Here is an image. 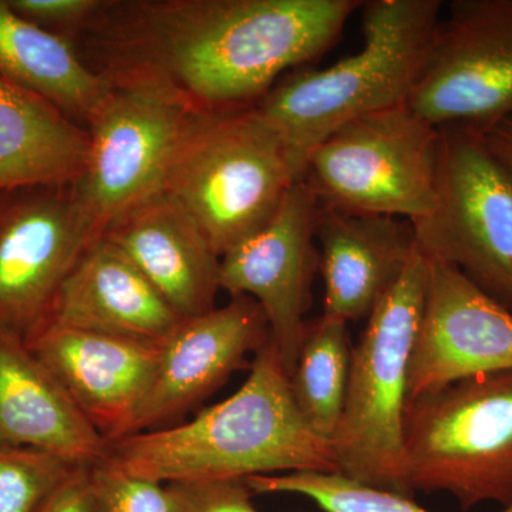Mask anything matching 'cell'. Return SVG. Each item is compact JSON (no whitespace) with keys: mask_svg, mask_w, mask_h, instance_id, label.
<instances>
[{"mask_svg":"<svg viewBox=\"0 0 512 512\" xmlns=\"http://www.w3.org/2000/svg\"><path fill=\"white\" fill-rule=\"evenodd\" d=\"M363 0L106 2L86 33L104 74H143L201 113L258 106L338 42Z\"/></svg>","mask_w":512,"mask_h":512,"instance_id":"cell-1","label":"cell"},{"mask_svg":"<svg viewBox=\"0 0 512 512\" xmlns=\"http://www.w3.org/2000/svg\"><path fill=\"white\" fill-rule=\"evenodd\" d=\"M100 463L164 484L339 471L332 443L299 412L271 340L229 399L180 426L106 441Z\"/></svg>","mask_w":512,"mask_h":512,"instance_id":"cell-2","label":"cell"},{"mask_svg":"<svg viewBox=\"0 0 512 512\" xmlns=\"http://www.w3.org/2000/svg\"><path fill=\"white\" fill-rule=\"evenodd\" d=\"M440 0H369L363 46L319 70L282 77L258 109L285 138L305 175L313 150L357 117L406 104L440 23Z\"/></svg>","mask_w":512,"mask_h":512,"instance_id":"cell-3","label":"cell"},{"mask_svg":"<svg viewBox=\"0 0 512 512\" xmlns=\"http://www.w3.org/2000/svg\"><path fill=\"white\" fill-rule=\"evenodd\" d=\"M301 180L285 138L254 106L198 114L175 153L164 191L222 258L264 227Z\"/></svg>","mask_w":512,"mask_h":512,"instance_id":"cell-4","label":"cell"},{"mask_svg":"<svg viewBox=\"0 0 512 512\" xmlns=\"http://www.w3.org/2000/svg\"><path fill=\"white\" fill-rule=\"evenodd\" d=\"M430 259L417 247L352 350L348 393L332 439L338 470L413 498L404 451L410 360L423 316Z\"/></svg>","mask_w":512,"mask_h":512,"instance_id":"cell-5","label":"cell"},{"mask_svg":"<svg viewBox=\"0 0 512 512\" xmlns=\"http://www.w3.org/2000/svg\"><path fill=\"white\" fill-rule=\"evenodd\" d=\"M404 451L414 493H448L463 511L511 505L512 370L409 399Z\"/></svg>","mask_w":512,"mask_h":512,"instance_id":"cell-6","label":"cell"},{"mask_svg":"<svg viewBox=\"0 0 512 512\" xmlns=\"http://www.w3.org/2000/svg\"><path fill=\"white\" fill-rule=\"evenodd\" d=\"M439 156L440 128L400 104L333 131L312 151L303 180L322 207L414 224L436 207Z\"/></svg>","mask_w":512,"mask_h":512,"instance_id":"cell-7","label":"cell"},{"mask_svg":"<svg viewBox=\"0 0 512 512\" xmlns=\"http://www.w3.org/2000/svg\"><path fill=\"white\" fill-rule=\"evenodd\" d=\"M106 76L110 90L87 124L86 165L73 184L99 237L121 215L164 191L175 153L201 113L163 80Z\"/></svg>","mask_w":512,"mask_h":512,"instance_id":"cell-8","label":"cell"},{"mask_svg":"<svg viewBox=\"0 0 512 512\" xmlns=\"http://www.w3.org/2000/svg\"><path fill=\"white\" fill-rule=\"evenodd\" d=\"M439 128L436 207L413 224L417 247L512 311V173L484 131Z\"/></svg>","mask_w":512,"mask_h":512,"instance_id":"cell-9","label":"cell"},{"mask_svg":"<svg viewBox=\"0 0 512 512\" xmlns=\"http://www.w3.org/2000/svg\"><path fill=\"white\" fill-rule=\"evenodd\" d=\"M407 104L436 127L511 119L512 0L451 2Z\"/></svg>","mask_w":512,"mask_h":512,"instance_id":"cell-10","label":"cell"},{"mask_svg":"<svg viewBox=\"0 0 512 512\" xmlns=\"http://www.w3.org/2000/svg\"><path fill=\"white\" fill-rule=\"evenodd\" d=\"M96 238L73 184L0 190V328L25 342L35 335L64 279Z\"/></svg>","mask_w":512,"mask_h":512,"instance_id":"cell-11","label":"cell"},{"mask_svg":"<svg viewBox=\"0 0 512 512\" xmlns=\"http://www.w3.org/2000/svg\"><path fill=\"white\" fill-rule=\"evenodd\" d=\"M319 207L308 183L298 181L286 192L274 217L221 258V289L258 302L289 377L298 362L313 278L319 272Z\"/></svg>","mask_w":512,"mask_h":512,"instance_id":"cell-12","label":"cell"},{"mask_svg":"<svg viewBox=\"0 0 512 512\" xmlns=\"http://www.w3.org/2000/svg\"><path fill=\"white\" fill-rule=\"evenodd\" d=\"M504 370H512V311L454 266L430 261L410 360L409 399Z\"/></svg>","mask_w":512,"mask_h":512,"instance_id":"cell-13","label":"cell"},{"mask_svg":"<svg viewBox=\"0 0 512 512\" xmlns=\"http://www.w3.org/2000/svg\"><path fill=\"white\" fill-rule=\"evenodd\" d=\"M271 340L261 306L249 296H232L222 308L183 319L161 343L156 377L126 436L163 429L190 412L237 370L251 367Z\"/></svg>","mask_w":512,"mask_h":512,"instance_id":"cell-14","label":"cell"},{"mask_svg":"<svg viewBox=\"0 0 512 512\" xmlns=\"http://www.w3.org/2000/svg\"><path fill=\"white\" fill-rule=\"evenodd\" d=\"M104 440L127 434L156 377L161 345L45 325L26 340Z\"/></svg>","mask_w":512,"mask_h":512,"instance_id":"cell-15","label":"cell"},{"mask_svg":"<svg viewBox=\"0 0 512 512\" xmlns=\"http://www.w3.org/2000/svg\"><path fill=\"white\" fill-rule=\"evenodd\" d=\"M109 239L181 319L217 308L221 258L180 202L163 191L110 225Z\"/></svg>","mask_w":512,"mask_h":512,"instance_id":"cell-16","label":"cell"},{"mask_svg":"<svg viewBox=\"0 0 512 512\" xmlns=\"http://www.w3.org/2000/svg\"><path fill=\"white\" fill-rule=\"evenodd\" d=\"M316 241L325 315L369 319L417 249L413 222L319 207Z\"/></svg>","mask_w":512,"mask_h":512,"instance_id":"cell-17","label":"cell"},{"mask_svg":"<svg viewBox=\"0 0 512 512\" xmlns=\"http://www.w3.org/2000/svg\"><path fill=\"white\" fill-rule=\"evenodd\" d=\"M181 320L136 265L99 237L64 279L45 325L161 345Z\"/></svg>","mask_w":512,"mask_h":512,"instance_id":"cell-18","label":"cell"},{"mask_svg":"<svg viewBox=\"0 0 512 512\" xmlns=\"http://www.w3.org/2000/svg\"><path fill=\"white\" fill-rule=\"evenodd\" d=\"M106 440L25 340L0 328V447L47 451L94 466Z\"/></svg>","mask_w":512,"mask_h":512,"instance_id":"cell-19","label":"cell"},{"mask_svg":"<svg viewBox=\"0 0 512 512\" xmlns=\"http://www.w3.org/2000/svg\"><path fill=\"white\" fill-rule=\"evenodd\" d=\"M0 80L52 104L86 128L110 79L83 62L72 42L37 28L0 0Z\"/></svg>","mask_w":512,"mask_h":512,"instance_id":"cell-20","label":"cell"},{"mask_svg":"<svg viewBox=\"0 0 512 512\" xmlns=\"http://www.w3.org/2000/svg\"><path fill=\"white\" fill-rule=\"evenodd\" d=\"M87 151L86 128L47 101L0 80V190L74 184Z\"/></svg>","mask_w":512,"mask_h":512,"instance_id":"cell-21","label":"cell"},{"mask_svg":"<svg viewBox=\"0 0 512 512\" xmlns=\"http://www.w3.org/2000/svg\"><path fill=\"white\" fill-rule=\"evenodd\" d=\"M352 350L348 322L323 313L306 323L298 362L289 377L303 419L330 443L345 407Z\"/></svg>","mask_w":512,"mask_h":512,"instance_id":"cell-22","label":"cell"},{"mask_svg":"<svg viewBox=\"0 0 512 512\" xmlns=\"http://www.w3.org/2000/svg\"><path fill=\"white\" fill-rule=\"evenodd\" d=\"M251 493L299 494L325 512H431L413 498L380 490L340 471L301 470L245 478Z\"/></svg>","mask_w":512,"mask_h":512,"instance_id":"cell-23","label":"cell"},{"mask_svg":"<svg viewBox=\"0 0 512 512\" xmlns=\"http://www.w3.org/2000/svg\"><path fill=\"white\" fill-rule=\"evenodd\" d=\"M80 467L36 448L0 447V512H40Z\"/></svg>","mask_w":512,"mask_h":512,"instance_id":"cell-24","label":"cell"},{"mask_svg":"<svg viewBox=\"0 0 512 512\" xmlns=\"http://www.w3.org/2000/svg\"><path fill=\"white\" fill-rule=\"evenodd\" d=\"M97 512H188L180 483H158L104 464L90 467Z\"/></svg>","mask_w":512,"mask_h":512,"instance_id":"cell-25","label":"cell"},{"mask_svg":"<svg viewBox=\"0 0 512 512\" xmlns=\"http://www.w3.org/2000/svg\"><path fill=\"white\" fill-rule=\"evenodd\" d=\"M8 3L20 18L73 45L76 36L92 26L106 5L100 0H8Z\"/></svg>","mask_w":512,"mask_h":512,"instance_id":"cell-26","label":"cell"},{"mask_svg":"<svg viewBox=\"0 0 512 512\" xmlns=\"http://www.w3.org/2000/svg\"><path fill=\"white\" fill-rule=\"evenodd\" d=\"M188 500V512H259L244 480L180 483Z\"/></svg>","mask_w":512,"mask_h":512,"instance_id":"cell-27","label":"cell"},{"mask_svg":"<svg viewBox=\"0 0 512 512\" xmlns=\"http://www.w3.org/2000/svg\"><path fill=\"white\" fill-rule=\"evenodd\" d=\"M90 467H80L50 497L40 512H97Z\"/></svg>","mask_w":512,"mask_h":512,"instance_id":"cell-28","label":"cell"},{"mask_svg":"<svg viewBox=\"0 0 512 512\" xmlns=\"http://www.w3.org/2000/svg\"><path fill=\"white\" fill-rule=\"evenodd\" d=\"M488 144L493 148L495 156L503 161L512 173V117L495 124L490 130L484 131Z\"/></svg>","mask_w":512,"mask_h":512,"instance_id":"cell-29","label":"cell"},{"mask_svg":"<svg viewBox=\"0 0 512 512\" xmlns=\"http://www.w3.org/2000/svg\"><path fill=\"white\" fill-rule=\"evenodd\" d=\"M501 512H512V504L508 505V507H504V510Z\"/></svg>","mask_w":512,"mask_h":512,"instance_id":"cell-30","label":"cell"}]
</instances>
